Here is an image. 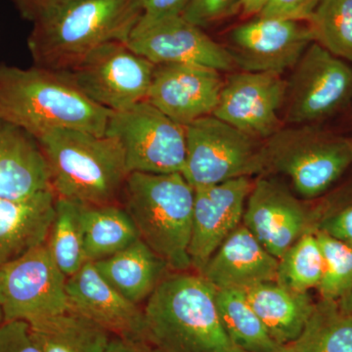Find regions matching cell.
I'll use <instances>...</instances> for the list:
<instances>
[{"mask_svg": "<svg viewBox=\"0 0 352 352\" xmlns=\"http://www.w3.org/2000/svg\"><path fill=\"white\" fill-rule=\"evenodd\" d=\"M111 113L88 99L63 72L0 64V117L34 138L60 129L105 135Z\"/></svg>", "mask_w": 352, "mask_h": 352, "instance_id": "1", "label": "cell"}, {"mask_svg": "<svg viewBox=\"0 0 352 352\" xmlns=\"http://www.w3.org/2000/svg\"><path fill=\"white\" fill-rule=\"evenodd\" d=\"M56 198L80 205H120L129 171L119 141L76 129H52L36 136Z\"/></svg>", "mask_w": 352, "mask_h": 352, "instance_id": "2", "label": "cell"}, {"mask_svg": "<svg viewBox=\"0 0 352 352\" xmlns=\"http://www.w3.org/2000/svg\"><path fill=\"white\" fill-rule=\"evenodd\" d=\"M142 0H76L34 23L28 46L34 66L63 72L111 41L127 43Z\"/></svg>", "mask_w": 352, "mask_h": 352, "instance_id": "3", "label": "cell"}, {"mask_svg": "<svg viewBox=\"0 0 352 352\" xmlns=\"http://www.w3.org/2000/svg\"><path fill=\"white\" fill-rule=\"evenodd\" d=\"M144 310L147 340L163 352H228L215 289L199 273H168Z\"/></svg>", "mask_w": 352, "mask_h": 352, "instance_id": "4", "label": "cell"}, {"mask_svg": "<svg viewBox=\"0 0 352 352\" xmlns=\"http://www.w3.org/2000/svg\"><path fill=\"white\" fill-rule=\"evenodd\" d=\"M194 199L195 190L180 173H131L120 195L139 238L175 272L192 268Z\"/></svg>", "mask_w": 352, "mask_h": 352, "instance_id": "5", "label": "cell"}, {"mask_svg": "<svg viewBox=\"0 0 352 352\" xmlns=\"http://www.w3.org/2000/svg\"><path fill=\"white\" fill-rule=\"evenodd\" d=\"M266 173L289 178L305 200L321 198L352 166L351 139L314 124L281 129L265 140Z\"/></svg>", "mask_w": 352, "mask_h": 352, "instance_id": "6", "label": "cell"}, {"mask_svg": "<svg viewBox=\"0 0 352 352\" xmlns=\"http://www.w3.org/2000/svg\"><path fill=\"white\" fill-rule=\"evenodd\" d=\"M186 161L182 175L194 189L266 173L265 141L214 115L185 126Z\"/></svg>", "mask_w": 352, "mask_h": 352, "instance_id": "7", "label": "cell"}, {"mask_svg": "<svg viewBox=\"0 0 352 352\" xmlns=\"http://www.w3.org/2000/svg\"><path fill=\"white\" fill-rule=\"evenodd\" d=\"M105 135L122 145L129 173H182L184 170L185 126L147 100L112 112Z\"/></svg>", "mask_w": 352, "mask_h": 352, "instance_id": "8", "label": "cell"}, {"mask_svg": "<svg viewBox=\"0 0 352 352\" xmlns=\"http://www.w3.org/2000/svg\"><path fill=\"white\" fill-rule=\"evenodd\" d=\"M155 67L126 43L111 41L63 73L88 99L120 112L146 100Z\"/></svg>", "mask_w": 352, "mask_h": 352, "instance_id": "9", "label": "cell"}, {"mask_svg": "<svg viewBox=\"0 0 352 352\" xmlns=\"http://www.w3.org/2000/svg\"><path fill=\"white\" fill-rule=\"evenodd\" d=\"M352 98V69L344 60L312 43L286 80L284 119L314 124L335 115Z\"/></svg>", "mask_w": 352, "mask_h": 352, "instance_id": "10", "label": "cell"}, {"mask_svg": "<svg viewBox=\"0 0 352 352\" xmlns=\"http://www.w3.org/2000/svg\"><path fill=\"white\" fill-rule=\"evenodd\" d=\"M67 279L46 242L0 271V307L4 322L29 325L69 309Z\"/></svg>", "mask_w": 352, "mask_h": 352, "instance_id": "11", "label": "cell"}, {"mask_svg": "<svg viewBox=\"0 0 352 352\" xmlns=\"http://www.w3.org/2000/svg\"><path fill=\"white\" fill-rule=\"evenodd\" d=\"M243 224L280 258L303 235L316 232V201L302 200L281 182L261 177L248 198Z\"/></svg>", "mask_w": 352, "mask_h": 352, "instance_id": "12", "label": "cell"}, {"mask_svg": "<svg viewBox=\"0 0 352 352\" xmlns=\"http://www.w3.org/2000/svg\"><path fill=\"white\" fill-rule=\"evenodd\" d=\"M286 80L276 73H235L224 80L212 115L248 135L267 140L283 129Z\"/></svg>", "mask_w": 352, "mask_h": 352, "instance_id": "13", "label": "cell"}, {"mask_svg": "<svg viewBox=\"0 0 352 352\" xmlns=\"http://www.w3.org/2000/svg\"><path fill=\"white\" fill-rule=\"evenodd\" d=\"M312 43L307 22L258 17L234 29L226 48L242 71L282 75L295 67Z\"/></svg>", "mask_w": 352, "mask_h": 352, "instance_id": "14", "label": "cell"}, {"mask_svg": "<svg viewBox=\"0 0 352 352\" xmlns=\"http://www.w3.org/2000/svg\"><path fill=\"white\" fill-rule=\"evenodd\" d=\"M254 182L238 177L195 188L188 254L197 273L235 229L243 223Z\"/></svg>", "mask_w": 352, "mask_h": 352, "instance_id": "15", "label": "cell"}, {"mask_svg": "<svg viewBox=\"0 0 352 352\" xmlns=\"http://www.w3.org/2000/svg\"><path fill=\"white\" fill-rule=\"evenodd\" d=\"M223 85L215 69L193 64L156 65L146 100L186 126L214 113Z\"/></svg>", "mask_w": 352, "mask_h": 352, "instance_id": "16", "label": "cell"}, {"mask_svg": "<svg viewBox=\"0 0 352 352\" xmlns=\"http://www.w3.org/2000/svg\"><path fill=\"white\" fill-rule=\"evenodd\" d=\"M126 43L154 65H200L219 72L237 68L226 47L182 16L131 34Z\"/></svg>", "mask_w": 352, "mask_h": 352, "instance_id": "17", "label": "cell"}, {"mask_svg": "<svg viewBox=\"0 0 352 352\" xmlns=\"http://www.w3.org/2000/svg\"><path fill=\"white\" fill-rule=\"evenodd\" d=\"M69 309L83 315L113 337L147 340L144 310L108 283L91 261L67 279Z\"/></svg>", "mask_w": 352, "mask_h": 352, "instance_id": "18", "label": "cell"}, {"mask_svg": "<svg viewBox=\"0 0 352 352\" xmlns=\"http://www.w3.org/2000/svg\"><path fill=\"white\" fill-rule=\"evenodd\" d=\"M278 258L241 224L199 272L215 289H245L276 281Z\"/></svg>", "mask_w": 352, "mask_h": 352, "instance_id": "19", "label": "cell"}, {"mask_svg": "<svg viewBox=\"0 0 352 352\" xmlns=\"http://www.w3.org/2000/svg\"><path fill=\"white\" fill-rule=\"evenodd\" d=\"M55 201L51 189L27 198H0V271L46 242Z\"/></svg>", "mask_w": 352, "mask_h": 352, "instance_id": "20", "label": "cell"}, {"mask_svg": "<svg viewBox=\"0 0 352 352\" xmlns=\"http://www.w3.org/2000/svg\"><path fill=\"white\" fill-rule=\"evenodd\" d=\"M48 189L50 170L38 141L0 117V198H27Z\"/></svg>", "mask_w": 352, "mask_h": 352, "instance_id": "21", "label": "cell"}, {"mask_svg": "<svg viewBox=\"0 0 352 352\" xmlns=\"http://www.w3.org/2000/svg\"><path fill=\"white\" fill-rule=\"evenodd\" d=\"M243 292L271 338L282 346L298 339L315 305L308 292L294 291L276 281Z\"/></svg>", "mask_w": 352, "mask_h": 352, "instance_id": "22", "label": "cell"}, {"mask_svg": "<svg viewBox=\"0 0 352 352\" xmlns=\"http://www.w3.org/2000/svg\"><path fill=\"white\" fill-rule=\"evenodd\" d=\"M94 263L109 284L139 305L151 296L170 270L140 238L122 251Z\"/></svg>", "mask_w": 352, "mask_h": 352, "instance_id": "23", "label": "cell"}, {"mask_svg": "<svg viewBox=\"0 0 352 352\" xmlns=\"http://www.w3.org/2000/svg\"><path fill=\"white\" fill-rule=\"evenodd\" d=\"M41 352H108L113 336L69 309L30 325Z\"/></svg>", "mask_w": 352, "mask_h": 352, "instance_id": "24", "label": "cell"}, {"mask_svg": "<svg viewBox=\"0 0 352 352\" xmlns=\"http://www.w3.org/2000/svg\"><path fill=\"white\" fill-rule=\"evenodd\" d=\"M82 219L87 261L109 258L139 239L133 222L120 205H82Z\"/></svg>", "mask_w": 352, "mask_h": 352, "instance_id": "25", "label": "cell"}, {"mask_svg": "<svg viewBox=\"0 0 352 352\" xmlns=\"http://www.w3.org/2000/svg\"><path fill=\"white\" fill-rule=\"evenodd\" d=\"M215 302L222 327L234 346L251 352H270L282 346L271 338L244 292L215 289Z\"/></svg>", "mask_w": 352, "mask_h": 352, "instance_id": "26", "label": "cell"}, {"mask_svg": "<svg viewBox=\"0 0 352 352\" xmlns=\"http://www.w3.org/2000/svg\"><path fill=\"white\" fill-rule=\"evenodd\" d=\"M293 352H352V315L335 300L321 298L298 339Z\"/></svg>", "mask_w": 352, "mask_h": 352, "instance_id": "27", "label": "cell"}, {"mask_svg": "<svg viewBox=\"0 0 352 352\" xmlns=\"http://www.w3.org/2000/svg\"><path fill=\"white\" fill-rule=\"evenodd\" d=\"M46 245L67 277L75 274L87 263L80 204L56 198Z\"/></svg>", "mask_w": 352, "mask_h": 352, "instance_id": "28", "label": "cell"}, {"mask_svg": "<svg viewBox=\"0 0 352 352\" xmlns=\"http://www.w3.org/2000/svg\"><path fill=\"white\" fill-rule=\"evenodd\" d=\"M307 24L314 43L352 62V0H320Z\"/></svg>", "mask_w": 352, "mask_h": 352, "instance_id": "29", "label": "cell"}, {"mask_svg": "<svg viewBox=\"0 0 352 352\" xmlns=\"http://www.w3.org/2000/svg\"><path fill=\"white\" fill-rule=\"evenodd\" d=\"M315 233L303 235L278 258L277 283L296 292L318 288L324 258Z\"/></svg>", "mask_w": 352, "mask_h": 352, "instance_id": "30", "label": "cell"}, {"mask_svg": "<svg viewBox=\"0 0 352 352\" xmlns=\"http://www.w3.org/2000/svg\"><path fill=\"white\" fill-rule=\"evenodd\" d=\"M315 234L324 258L323 276L317 291L321 298L339 302L352 289V245L319 231Z\"/></svg>", "mask_w": 352, "mask_h": 352, "instance_id": "31", "label": "cell"}, {"mask_svg": "<svg viewBox=\"0 0 352 352\" xmlns=\"http://www.w3.org/2000/svg\"><path fill=\"white\" fill-rule=\"evenodd\" d=\"M315 201L317 231L352 245V182Z\"/></svg>", "mask_w": 352, "mask_h": 352, "instance_id": "32", "label": "cell"}, {"mask_svg": "<svg viewBox=\"0 0 352 352\" xmlns=\"http://www.w3.org/2000/svg\"><path fill=\"white\" fill-rule=\"evenodd\" d=\"M242 0H190L182 17L199 28L212 24L239 10Z\"/></svg>", "mask_w": 352, "mask_h": 352, "instance_id": "33", "label": "cell"}, {"mask_svg": "<svg viewBox=\"0 0 352 352\" xmlns=\"http://www.w3.org/2000/svg\"><path fill=\"white\" fill-rule=\"evenodd\" d=\"M190 0H142V13L131 34H139L164 21L182 16Z\"/></svg>", "mask_w": 352, "mask_h": 352, "instance_id": "34", "label": "cell"}, {"mask_svg": "<svg viewBox=\"0 0 352 352\" xmlns=\"http://www.w3.org/2000/svg\"><path fill=\"white\" fill-rule=\"evenodd\" d=\"M0 352H41L24 321L3 322L0 325Z\"/></svg>", "mask_w": 352, "mask_h": 352, "instance_id": "35", "label": "cell"}, {"mask_svg": "<svg viewBox=\"0 0 352 352\" xmlns=\"http://www.w3.org/2000/svg\"><path fill=\"white\" fill-rule=\"evenodd\" d=\"M320 0H270L258 17L307 22Z\"/></svg>", "mask_w": 352, "mask_h": 352, "instance_id": "36", "label": "cell"}, {"mask_svg": "<svg viewBox=\"0 0 352 352\" xmlns=\"http://www.w3.org/2000/svg\"><path fill=\"white\" fill-rule=\"evenodd\" d=\"M25 19L32 24L57 12L76 0H10Z\"/></svg>", "mask_w": 352, "mask_h": 352, "instance_id": "37", "label": "cell"}, {"mask_svg": "<svg viewBox=\"0 0 352 352\" xmlns=\"http://www.w3.org/2000/svg\"><path fill=\"white\" fill-rule=\"evenodd\" d=\"M108 352H163L148 340L112 337Z\"/></svg>", "mask_w": 352, "mask_h": 352, "instance_id": "38", "label": "cell"}, {"mask_svg": "<svg viewBox=\"0 0 352 352\" xmlns=\"http://www.w3.org/2000/svg\"><path fill=\"white\" fill-rule=\"evenodd\" d=\"M270 0H242L240 4V10L245 17L259 15L264 7L267 6Z\"/></svg>", "mask_w": 352, "mask_h": 352, "instance_id": "39", "label": "cell"}, {"mask_svg": "<svg viewBox=\"0 0 352 352\" xmlns=\"http://www.w3.org/2000/svg\"><path fill=\"white\" fill-rule=\"evenodd\" d=\"M338 303H339L340 307L342 308L344 312L352 315V289L349 295L344 296V298L339 300Z\"/></svg>", "mask_w": 352, "mask_h": 352, "instance_id": "40", "label": "cell"}, {"mask_svg": "<svg viewBox=\"0 0 352 352\" xmlns=\"http://www.w3.org/2000/svg\"><path fill=\"white\" fill-rule=\"evenodd\" d=\"M228 352H251V351H245V349H240V347L234 346V344H232V346H231V347H230V349H229ZM270 352H293V351H292L291 347H289V346H284L280 347V349H276V351H270Z\"/></svg>", "mask_w": 352, "mask_h": 352, "instance_id": "41", "label": "cell"}, {"mask_svg": "<svg viewBox=\"0 0 352 352\" xmlns=\"http://www.w3.org/2000/svg\"><path fill=\"white\" fill-rule=\"evenodd\" d=\"M4 322L3 312H2V308L0 307V325Z\"/></svg>", "mask_w": 352, "mask_h": 352, "instance_id": "42", "label": "cell"}]
</instances>
